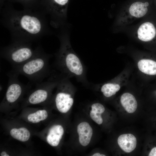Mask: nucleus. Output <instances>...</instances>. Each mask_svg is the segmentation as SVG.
Masks as SVG:
<instances>
[{"instance_id":"obj_16","label":"nucleus","mask_w":156,"mask_h":156,"mask_svg":"<svg viewBox=\"0 0 156 156\" xmlns=\"http://www.w3.org/2000/svg\"><path fill=\"white\" fill-rule=\"evenodd\" d=\"M120 89V85L113 82L105 83L101 85L100 90L104 96L109 97L115 95Z\"/></svg>"},{"instance_id":"obj_11","label":"nucleus","mask_w":156,"mask_h":156,"mask_svg":"<svg viewBox=\"0 0 156 156\" xmlns=\"http://www.w3.org/2000/svg\"><path fill=\"white\" fill-rule=\"evenodd\" d=\"M63 127L60 125H53L49 130L46 137L47 143L51 146L55 147L60 143L64 133Z\"/></svg>"},{"instance_id":"obj_2","label":"nucleus","mask_w":156,"mask_h":156,"mask_svg":"<svg viewBox=\"0 0 156 156\" xmlns=\"http://www.w3.org/2000/svg\"><path fill=\"white\" fill-rule=\"evenodd\" d=\"M62 31L59 36L60 48L55 54L56 67L62 75L69 78L74 77L85 86H90L87 78L86 67L72 48L68 34Z\"/></svg>"},{"instance_id":"obj_20","label":"nucleus","mask_w":156,"mask_h":156,"mask_svg":"<svg viewBox=\"0 0 156 156\" xmlns=\"http://www.w3.org/2000/svg\"><path fill=\"white\" fill-rule=\"evenodd\" d=\"M148 156H156V147L153 148L149 153Z\"/></svg>"},{"instance_id":"obj_7","label":"nucleus","mask_w":156,"mask_h":156,"mask_svg":"<svg viewBox=\"0 0 156 156\" xmlns=\"http://www.w3.org/2000/svg\"><path fill=\"white\" fill-rule=\"evenodd\" d=\"M8 77V88L4 102L14 104L20 99L25 90L30 88L31 85H24L19 81V75L13 70L7 74Z\"/></svg>"},{"instance_id":"obj_13","label":"nucleus","mask_w":156,"mask_h":156,"mask_svg":"<svg viewBox=\"0 0 156 156\" xmlns=\"http://www.w3.org/2000/svg\"><path fill=\"white\" fill-rule=\"evenodd\" d=\"M149 3L146 2L144 3L137 1L133 3L129 8L130 14L136 18H141L144 16L148 11L147 7Z\"/></svg>"},{"instance_id":"obj_10","label":"nucleus","mask_w":156,"mask_h":156,"mask_svg":"<svg viewBox=\"0 0 156 156\" xmlns=\"http://www.w3.org/2000/svg\"><path fill=\"white\" fill-rule=\"evenodd\" d=\"M118 143L120 148L124 151L129 153L135 148L137 140L135 137L131 133L120 135L117 140Z\"/></svg>"},{"instance_id":"obj_1","label":"nucleus","mask_w":156,"mask_h":156,"mask_svg":"<svg viewBox=\"0 0 156 156\" xmlns=\"http://www.w3.org/2000/svg\"><path fill=\"white\" fill-rule=\"evenodd\" d=\"M0 16L1 23L10 32L12 41L31 43L51 33L47 15L42 11L5 9Z\"/></svg>"},{"instance_id":"obj_17","label":"nucleus","mask_w":156,"mask_h":156,"mask_svg":"<svg viewBox=\"0 0 156 156\" xmlns=\"http://www.w3.org/2000/svg\"><path fill=\"white\" fill-rule=\"evenodd\" d=\"M48 114L45 109H40L29 114L27 116L28 121L33 123H37L46 119Z\"/></svg>"},{"instance_id":"obj_5","label":"nucleus","mask_w":156,"mask_h":156,"mask_svg":"<svg viewBox=\"0 0 156 156\" xmlns=\"http://www.w3.org/2000/svg\"><path fill=\"white\" fill-rule=\"evenodd\" d=\"M56 88V92L54 98V103L60 112L66 113L73 105L75 88L69 78L62 74L59 75Z\"/></svg>"},{"instance_id":"obj_19","label":"nucleus","mask_w":156,"mask_h":156,"mask_svg":"<svg viewBox=\"0 0 156 156\" xmlns=\"http://www.w3.org/2000/svg\"><path fill=\"white\" fill-rule=\"evenodd\" d=\"M101 115L91 110L90 113V116L92 119L98 125H101L103 122V119Z\"/></svg>"},{"instance_id":"obj_3","label":"nucleus","mask_w":156,"mask_h":156,"mask_svg":"<svg viewBox=\"0 0 156 156\" xmlns=\"http://www.w3.org/2000/svg\"><path fill=\"white\" fill-rule=\"evenodd\" d=\"M51 57L39 46L37 52L33 57L21 65L13 67L12 70L19 75L25 76L32 83H40L50 75L49 60Z\"/></svg>"},{"instance_id":"obj_4","label":"nucleus","mask_w":156,"mask_h":156,"mask_svg":"<svg viewBox=\"0 0 156 156\" xmlns=\"http://www.w3.org/2000/svg\"><path fill=\"white\" fill-rule=\"evenodd\" d=\"M38 49V46L33 49L31 43L12 41L11 44L1 48L0 55L14 67L31 59L36 54Z\"/></svg>"},{"instance_id":"obj_22","label":"nucleus","mask_w":156,"mask_h":156,"mask_svg":"<svg viewBox=\"0 0 156 156\" xmlns=\"http://www.w3.org/2000/svg\"><path fill=\"white\" fill-rule=\"evenodd\" d=\"M92 156H105V155L103 154H101L99 153H94L92 155Z\"/></svg>"},{"instance_id":"obj_6","label":"nucleus","mask_w":156,"mask_h":156,"mask_svg":"<svg viewBox=\"0 0 156 156\" xmlns=\"http://www.w3.org/2000/svg\"><path fill=\"white\" fill-rule=\"evenodd\" d=\"M59 76V75H52L46 81L36 84L35 88L29 95L26 103L35 105L44 103L48 100L52 90L57 85Z\"/></svg>"},{"instance_id":"obj_12","label":"nucleus","mask_w":156,"mask_h":156,"mask_svg":"<svg viewBox=\"0 0 156 156\" xmlns=\"http://www.w3.org/2000/svg\"><path fill=\"white\" fill-rule=\"evenodd\" d=\"M120 101L125 110L128 113H133L136 110L138 103L134 96L132 94L126 92L121 96Z\"/></svg>"},{"instance_id":"obj_18","label":"nucleus","mask_w":156,"mask_h":156,"mask_svg":"<svg viewBox=\"0 0 156 156\" xmlns=\"http://www.w3.org/2000/svg\"><path fill=\"white\" fill-rule=\"evenodd\" d=\"M91 111L101 114L104 112L105 108L101 104L99 103H94L91 106Z\"/></svg>"},{"instance_id":"obj_15","label":"nucleus","mask_w":156,"mask_h":156,"mask_svg":"<svg viewBox=\"0 0 156 156\" xmlns=\"http://www.w3.org/2000/svg\"><path fill=\"white\" fill-rule=\"evenodd\" d=\"M11 136L19 141L25 142L28 141L30 137V133L27 128L22 127L13 128L10 132Z\"/></svg>"},{"instance_id":"obj_21","label":"nucleus","mask_w":156,"mask_h":156,"mask_svg":"<svg viewBox=\"0 0 156 156\" xmlns=\"http://www.w3.org/2000/svg\"><path fill=\"white\" fill-rule=\"evenodd\" d=\"M1 156H9V155L6 152L3 151L1 152L0 154Z\"/></svg>"},{"instance_id":"obj_9","label":"nucleus","mask_w":156,"mask_h":156,"mask_svg":"<svg viewBox=\"0 0 156 156\" xmlns=\"http://www.w3.org/2000/svg\"><path fill=\"white\" fill-rule=\"evenodd\" d=\"M137 36L138 39L144 42L152 40L156 34V29L154 25L149 22L142 24L138 28Z\"/></svg>"},{"instance_id":"obj_14","label":"nucleus","mask_w":156,"mask_h":156,"mask_svg":"<svg viewBox=\"0 0 156 156\" xmlns=\"http://www.w3.org/2000/svg\"><path fill=\"white\" fill-rule=\"evenodd\" d=\"M139 69L142 73L149 75H156V62L149 59H142L138 63Z\"/></svg>"},{"instance_id":"obj_8","label":"nucleus","mask_w":156,"mask_h":156,"mask_svg":"<svg viewBox=\"0 0 156 156\" xmlns=\"http://www.w3.org/2000/svg\"><path fill=\"white\" fill-rule=\"evenodd\" d=\"M77 131L80 144L83 146H87L90 141L93 134L91 127L88 122H83L78 125Z\"/></svg>"}]
</instances>
